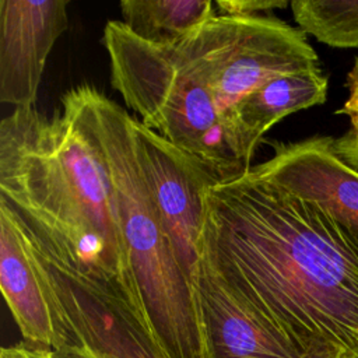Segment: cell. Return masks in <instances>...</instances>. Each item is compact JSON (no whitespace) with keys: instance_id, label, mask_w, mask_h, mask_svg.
<instances>
[{"instance_id":"7a4b0ae2","label":"cell","mask_w":358,"mask_h":358,"mask_svg":"<svg viewBox=\"0 0 358 358\" xmlns=\"http://www.w3.org/2000/svg\"><path fill=\"white\" fill-rule=\"evenodd\" d=\"M0 203L69 268L134 298L106 161L77 87L52 115L31 106L1 119Z\"/></svg>"},{"instance_id":"9c48e42d","label":"cell","mask_w":358,"mask_h":358,"mask_svg":"<svg viewBox=\"0 0 358 358\" xmlns=\"http://www.w3.org/2000/svg\"><path fill=\"white\" fill-rule=\"evenodd\" d=\"M66 0H0V101L35 103L48 56L69 28Z\"/></svg>"},{"instance_id":"5bb4252c","label":"cell","mask_w":358,"mask_h":358,"mask_svg":"<svg viewBox=\"0 0 358 358\" xmlns=\"http://www.w3.org/2000/svg\"><path fill=\"white\" fill-rule=\"evenodd\" d=\"M289 6L305 34L329 46L358 49V0H294Z\"/></svg>"},{"instance_id":"8992f818","label":"cell","mask_w":358,"mask_h":358,"mask_svg":"<svg viewBox=\"0 0 358 358\" xmlns=\"http://www.w3.org/2000/svg\"><path fill=\"white\" fill-rule=\"evenodd\" d=\"M24 235L63 317L70 345H80L91 358H169L123 285L69 268Z\"/></svg>"},{"instance_id":"30bf717a","label":"cell","mask_w":358,"mask_h":358,"mask_svg":"<svg viewBox=\"0 0 358 358\" xmlns=\"http://www.w3.org/2000/svg\"><path fill=\"white\" fill-rule=\"evenodd\" d=\"M197 291L213 358H299L306 354L232 289L204 257Z\"/></svg>"},{"instance_id":"52a82bcc","label":"cell","mask_w":358,"mask_h":358,"mask_svg":"<svg viewBox=\"0 0 358 358\" xmlns=\"http://www.w3.org/2000/svg\"><path fill=\"white\" fill-rule=\"evenodd\" d=\"M138 159L179 264L197 288L207 193L224 180L208 162L173 145L131 115Z\"/></svg>"},{"instance_id":"2e32d148","label":"cell","mask_w":358,"mask_h":358,"mask_svg":"<svg viewBox=\"0 0 358 358\" xmlns=\"http://www.w3.org/2000/svg\"><path fill=\"white\" fill-rule=\"evenodd\" d=\"M348 87V98L344 102L343 108L338 113H343L350 120V129L352 131H358V64H354L351 71L348 73L347 80Z\"/></svg>"},{"instance_id":"8fae6325","label":"cell","mask_w":358,"mask_h":358,"mask_svg":"<svg viewBox=\"0 0 358 358\" xmlns=\"http://www.w3.org/2000/svg\"><path fill=\"white\" fill-rule=\"evenodd\" d=\"M0 287L25 343L48 350L70 344L64 322L48 294L13 213L0 203Z\"/></svg>"},{"instance_id":"ba28073f","label":"cell","mask_w":358,"mask_h":358,"mask_svg":"<svg viewBox=\"0 0 358 358\" xmlns=\"http://www.w3.org/2000/svg\"><path fill=\"white\" fill-rule=\"evenodd\" d=\"M248 171L319 206L358 243V169L338 155L334 137L274 141L273 155Z\"/></svg>"},{"instance_id":"6da1fadb","label":"cell","mask_w":358,"mask_h":358,"mask_svg":"<svg viewBox=\"0 0 358 358\" xmlns=\"http://www.w3.org/2000/svg\"><path fill=\"white\" fill-rule=\"evenodd\" d=\"M203 257L303 352L358 357V243L319 206L249 171L207 193Z\"/></svg>"},{"instance_id":"d6986e66","label":"cell","mask_w":358,"mask_h":358,"mask_svg":"<svg viewBox=\"0 0 358 358\" xmlns=\"http://www.w3.org/2000/svg\"><path fill=\"white\" fill-rule=\"evenodd\" d=\"M299 358H358L350 352H345L340 348L336 347H330V345H320V347H315L310 351H308L306 354H303Z\"/></svg>"},{"instance_id":"e0dca14e","label":"cell","mask_w":358,"mask_h":358,"mask_svg":"<svg viewBox=\"0 0 358 358\" xmlns=\"http://www.w3.org/2000/svg\"><path fill=\"white\" fill-rule=\"evenodd\" d=\"M334 148L347 164L358 169V131L347 130L343 136L334 137Z\"/></svg>"},{"instance_id":"5b68a950","label":"cell","mask_w":358,"mask_h":358,"mask_svg":"<svg viewBox=\"0 0 358 358\" xmlns=\"http://www.w3.org/2000/svg\"><path fill=\"white\" fill-rule=\"evenodd\" d=\"M176 46L213 92L242 161L234 124L238 102L277 76L320 67L306 34L273 15H215Z\"/></svg>"},{"instance_id":"7c38bea8","label":"cell","mask_w":358,"mask_h":358,"mask_svg":"<svg viewBox=\"0 0 358 358\" xmlns=\"http://www.w3.org/2000/svg\"><path fill=\"white\" fill-rule=\"evenodd\" d=\"M327 88V77L317 67L277 76L245 95L234 109V124L246 166L262 137L275 123L291 113L324 103Z\"/></svg>"},{"instance_id":"3957f363","label":"cell","mask_w":358,"mask_h":358,"mask_svg":"<svg viewBox=\"0 0 358 358\" xmlns=\"http://www.w3.org/2000/svg\"><path fill=\"white\" fill-rule=\"evenodd\" d=\"M77 90L106 161L137 305L169 358H213L199 291L159 220L138 159L131 115L90 84Z\"/></svg>"},{"instance_id":"ac0fdd59","label":"cell","mask_w":358,"mask_h":358,"mask_svg":"<svg viewBox=\"0 0 358 358\" xmlns=\"http://www.w3.org/2000/svg\"><path fill=\"white\" fill-rule=\"evenodd\" d=\"M0 358H50V350L22 341L15 345L3 347Z\"/></svg>"},{"instance_id":"44dd1931","label":"cell","mask_w":358,"mask_h":358,"mask_svg":"<svg viewBox=\"0 0 358 358\" xmlns=\"http://www.w3.org/2000/svg\"><path fill=\"white\" fill-rule=\"evenodd\" d=\"M354 64H358V57H357V60H355V63Z\"/></svg>"},{"instance_id":"9a60e30c","label":"cell","mask_w":358,"mask_h":358,"mask_svg":"<svg viewBox=\"0 0 358 358\" xmlns=\"http://www.w3.org/2000/svg\"><path fill=\"white\" fill-rule=\"evenodd\" d=\"M287 0H217L220 15L228 17H256L262 11H271L287 7Z\"/></svg>"},{"instance_id":"ffe728a7","label":"cell","mask_w":358,"mask_h":358,"mask_svg":"<svg viewBox=\"0 0 358 358\" xmlns=\"http://www.w3.org/2000/svg\"><path fill=\"white\" fill-rule=\"evenodd\" d=\"M50 358H91L80 345H67L60 350H50Z\"/></svg>"},{"instance_id":"277c9868","label":"cell","mask_w":358,"mask_h":358,"mask_svg":"<svg viewBox=\"0 0 358 358\" xmlns=\"http://www.w3.org/2000/svg\"><path fill=\"white\" fill-rule=\"evenodd\" d=\"M102 45L110 85L147 129L213 165L222 176L248 168L206 83L176 45H155L108 21Z\"/></svg>"},{"instance_id":"4fadbf2b","label":"cell","mask_w":358,"mask_h":358,"mask_svg":"<svg viewBox=\"0 0 358 358\" xmlns=\"http://www.w3.org/2000/svg\"><path fill=\"white\" fill-rule=\"evenodd\" d=\"M123 25L137 38L155 45H178L214 18L210 0H123Z\"/></svg>"}]
</instances>
